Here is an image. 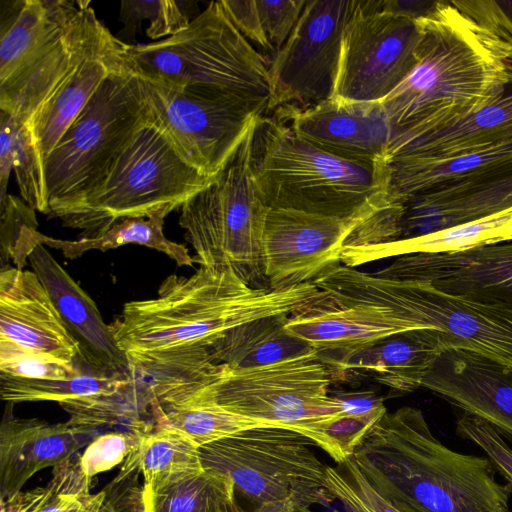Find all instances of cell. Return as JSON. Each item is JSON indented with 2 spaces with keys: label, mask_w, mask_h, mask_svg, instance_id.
<instances>
[{
  "label": "cell",
  "mask_w": 512,
  "mask_h": 512,
  "mask_svg": "<svg viewBox=\"0 0 512 512\" xmlns=\"http://www.w3.org/2000/svg\"><path fill=\"white\" fill-rule=\"evenodd\" d=\"M423 36L418 19L393 14L380 1H355L344 30L333 97L381 102L418 62Z\"/></svg>",
  "instance_id": "12"
},
{
  "label": "cell",
  "mask_w": 512,
  "mask_h": 512,
  "mask_svg": "<svg viewBox=\"0 0 512 512\" xmlns=\"http://www.w3.org/2000/svg\"><path fill=\"white\" fill-rule=\"evenodd\" d=\"M512 142V83L478 111L442 129L391 144L397 157L448 159Z\"/></svg>",
  "instance_id": "26"
},
{
  "label": "cell",
  "mask_w": 512,
  "mask_h": 512,
  "mask_svg": "<svg viewBox=\"0 0 512 512\" xmlns=\"http://www.w3.org/2000/svg\"><path fill=\"white\" fill-rule=\"evenodd\" d=\"M253 128L217 177L181 206L179 225L196 252L195 263L230 267L252 287L264 288L262 237L268 207L253 179Z\"/></svg>",
  "instance_id": "9"
},
{
  "label": "cell",
  "mask_w": 512,
  "mask_h": 512,
  "mask_svg": "<svg viewBox=\"0 0 512 512\" xmlns=\"http://www.w3.org/2000/svg\"><path fill=\"white\" fill-rule=\"evenodd\" d=\"M148 117L139 80L122 63L104 80L43 167L47 215L60 221L102 185L136 130Z\"/></svg>",
  "instance_id": "7"
},
{
  "label": "cell",
  "mask_w": 512,
  "mask_h": 512,
  "mask_svg": "<svg viewBox=\"0 0 512 512\" xmlns=\"http://www.w3.org/2000/svg\"><path fill=\"white\" fill-rule=\"evenodd\" d=\"M294 430L264 425L199 447L202 467L228 477L235 490L260 505L290 499L299 505L329 507L335 501L327 466Z\"/></svg>",
  "instance_id": "10"
},
{
  "label": "cell",
  "mask_w": 512,
  "mask_h": 512,
  "mask_svg": "<svg viewBox=\"0 0 512 512\" xmlns=\"http://www.w3.org/2000/svg\"><path fill=\"white\" fill-rule=\"evenodd\" d=\"M140 434L132 431L99 434L79 455L83 472L92 479L123 463L135 450Z\"/></svg>",
  "instance_id": "41"
},
{
  "label": "cell",
  "mask_w": 512,
  "mask_h": 512,
  "mask_svg": "<svg viewBox=\"0 0 512 512\" xmlns=\"http://www.w3.org/2000/svg\"><path fill=\"white\" fill-rule=\"evenodd\" d=\"M367 210L353 217H337L268 207L262 237L263 274L268 287L313 283L341 264L347 237Z\"/></svg>",
  "instance_id": "14"
},
{
  "label": "cell",
  "mask_w": 512,
  "mask_h": 512,
  "mask_svg": "<svg viewBox=\"0 0 512 512\" xmlns=\"http://www.w3.org/2000/svg\"><path fill=\"white\" fill-rule=\"evenodd\" d=\"M11 170L20 197L35 211L48 212L43 173L27 127L0 111V196L7 193Z\"/></svg>",
  "instance_id": "35"
},
{
  "label": "cell",
  "mask_w": 512,
  "mask_h": 512,
  "mask_svg": "<svg viewBox=\"0 0 512 512\" xmlns=\"http://www.w3.org/2000/svg\"><path fill=\"white\" fill-rule=\"evenodd\" d=\"M213 180L187 163L148 116L102 185L60 222L97 237L122 219L168 215Z\"/></svg>",
  "instance_id": "8"
},
{
  "label": "cell",
  "mask_w": 512,
  "mask_h": 512,
  "mask_svg": "<svg viewBox=\"0 0 512 512\" xmlns=\"http://www.w3.org/2000/svg\"><path fill=\"white\" fill-rule=\"evenodd\" d=\"M305 0H221L239 32L274 56L285 44L306 5Z\"/></svg>",
  "instance_id": "36"
},
{
  "label": "cell",
  "mask_w": 512,
  "mask_h": 512,
  "mask_svg": "<svg viewBox=\"0 0 512 512\" xmlns=\"http://www.w3.org/2000/svg\"><path fill=\"white\" fill-rule=\"evenodd\" d=\"M289 316L265 317L231 329L215 346L213 358L232 370L274 364L312 350L286 329Z\"/></svg>",
  "instance_id": "28"
},
{
  "label": "cell",
  "mask_w": 512,
  "mask_h": 512,
  "mask_svg": "<svg viewBox=\"0 0 512 512\" xmlns=\"http://www.w3.org/2000/svg\"><path fill=\"white\" fill-rule=\"evenodd\" d=\"M0 252L2 266L14 261L21 239L28 228L38 227L35 210L21 197L7 194L0 200ZM1 266V267H2Z\"/></svg>",
  "instance_id": "43"
},
{
  "label": "cell",
  "mask_w": 512,
  "mask_h": 512,
  "mask_svg": "<svg viewBox=\"0 0 512 512\" xmlns=\"http://www.w3.org/2000/svg\"><path fill=\"white\" fill-rule=\"evenodd\" d=\"M1 12L0 83L48 52L77 16L78 1H6Z\"/></svg>",
  "instance_id": "25"
},
{
  "label": "cell",
  "mask_w": 512,
  "mask_h": 512,
  "mask_svg": "<svg viewBox=\"0 0 512 512\" xmlns=\"http://www.w3.org/2000/svg\"><path fill=\"white\" fill-rule=\"evenodd\" d=\"M355 0L307 1L291 35L270 63L268 111L307 108L333 95L342 38Z\"/></svg>",
  "instance_id": "13"
},
{
  "label": "cell",
  "mask_w": 512,
  "mask_h": 512,
  "mask_svg": "<svg viewBox=\"0 0 512 512\" xmlns=\"http://www.w3.org/2000/svg\"><path fill=\"white\" fill-rule=\"evenodd\" d=\"M512 240V207L473 221L430 231L390 243L344 247L341 263L356 267L410 254H451Z\"/></svg>",
  "instance_id": "27"
},
{
  "label": "cell",
  "mask_w": 512,
  "mask_h": 512,
  "mask_svg": "<svg viewBox=\"0 0 512 512\" xmlns=\"http://www.w3.org/2000/svg\"><path fill=\"white\" fill-rule=\"evenodd\" d=\"M251 167L269 208L353 217L389 190L387 162L358 163L332 155L275 116L262 115L255 122Z\"/></svg>",
  "instance_id": "4"
},
{
  "label": "cell",
  "mask_w": 512,
  "mask_h": 512,
  "mask_svg": "<svg viewBox=\"0 0 512 512\" xmlns=\"http://www.w3.org/2000/svg\"><path fill=\"white\" fill-rule=\"evenodd\" d=\"M422 387L464 413L488 422L512 441V367L476 352L442 350Z\"/></svg>",
  "instance_id": "17"
},
{
  "label": "cell",
  "mask_w": 512,
  "mask_h": 512,
  "mask_svg": "<svg viewBox=\"0 0 512 512\" xmlns=\"http://www.w3.org/2000/svg\"><path fill=\"white\" fill-rule=\"evenodd\" d=\"M132 370L124 374L82 372L69 379H27L0 374V395L11 403L56 401L58 403L119 391L139 376Z\"/></svg>",
  "instance_id": "34"
},
{
  "label": "cell",
  "mask_w": 512,
  "mask_h": 512,
  "mask_svg": "<svg viewBox=\"0 0 512 512\" xmlns=\"http://www.w3.org/2000/svg\"><path fill=\"white\" fill-rule=\"evenodd\" d=\"M340 465L327 466V483L345 512H401L372 488L351 458Z\"/></svg>",
  "instance_id": "40"
},
{
  "label": "cell",
  "mask_w": 512,
  "mask_h": 512,
  "mask_svg": "<svg viewBox=\"0 0 512 512\" xmlns=\"http://www.w3.org/2000/svg\"><path fill=\"white\" fill-rule=\"evenodd\" d=\"M421 21L418 62L381 101L391 129L389 146L458 122L512 83V50L452 1H434Z\"/></svg>",
  "instance_id": "2"
},
{
  "label": "cell",
  "mask_w": 512,
  "mask_h": 512,
  "mask_svg": "<svg viewBox=\"0 0 512 512\" xmlns=\"http://www.w3.org/2000/svg\"><path fill=\"white\" fill-rule=\"evenodd\" d=\"M455 7L512 50V1H452Z\"/></svg>",
  "instance_id": "44"
},
{
  "label": "cell",
  "mask_w": 512,
  "mask_h": 512,
  "mask_svg": "<svg viewBox=\"0 0 512 512\" xmlns=\"http://www.w3.org/2000/svg\"><path fill=\"white\" fill-rule=\"evenodd\" d=\"M165 213H157L148 218H126L117 221L97 237H82L78 240L52 238L40 233L36 228L28 232L31 247L42 244L61 251L67 259H76L89 250L105 252L127 244H137L164 253L176 262L178 267L194 268V259L188 249L166 238L163 233Z\"/></svg>",
  "instance_id": "29"
},
{
  "label": "cell",
  "mask_w": 512,
  "mask_h": 512,
  "mask_svg": "<svg viewBox=\"0 0 512 512\" xmlns=\"http://www.w3.org/2000/svg\"><path fill=\"white\" fill-rule=\"evenodd\" d=\"M28 264L47 290L67 329L77 342L80 359L90 371L124 374L133 369L91 297L42 244L28 255Z\"/></svg>",
  "instance_id": "19"
},
{
  "label": "cell",
  "mask_w": 512,
  "mask_h": 512,
  "mask_svg": "<svg viewBox=\"0 0 512 512\" xmlns=\"http://www.w3.org/2000/svg\"><path fill=\"white\" fill-rule=\"evenodd\" d=\"M136 76L150 120L187 163L215 179L259 116L205 87Z\"/></svg>",
  "instance_id": "11"
},
{
  "label": "cell",
  "mask_w": 512,
  "mask_h": 512,
  "mask_svg": "<svg viewBox=\"0 0 512 512\" xmlns=\"http://www.w3.org/2000/svg\"><path fill=\"white\" fill-rule=\"evenodd\" d=\"M0 338L29 350L76 362L79 346L35 272L0 270Z\"/></svg>",
  "instance_id": "20"
},
{
  "label": "cell",
  "mask_w": 512,
  "mask_h": 512,
  "mask_svg": "<svg viewBox=\"0 0 512 512\" xmlns=\"http://www.w3.org/2000/svg\"><path fill=\"white\" fill-rule=\"evenodd\" d=\"M377 275L428 283L473 299L512 305V240L451 254H410Z\"/></svg>",
  "instance_id": "16"
},
{
  "label": "cell",
  "mask_w": 512,
  "mask_h": 512,
  "mask_svg": "<svg viewBox=\"0 0 512 512\" xmlns=\"http://www.w3.org/2000/svg\"><path fill=\"white\" fill-rule=\"evenodd\" d=\"M185 2L171 0H122L119 20L125 24L122 33L134 35L142 20H149L146 35L156 40L167 38L186 29L191 20Z\"/></svg>",
  "instance_id": "38"
},
{
  "label": "cell",
  "mask_w": 512,
  "mask_h": 512,
  "mask_svg": "<svg viewBox=\"0 0 512 512\" xmlns=\"http://www.w3.org/2000/svg\"><path fill=\"white\" fill-rule=\"evenodd\" d=\"M83 371L75 362L24 348L0 338V374L27 379H69Z\"/></svg>",
  "instance_id": "39"
},
{
  "label": "cell",
  "mask_w": 512,
  "mask_h": 512,
  "mask_svg": "<svg viewBox=\"0 0 512 512\" xmlns=\"http://www.w3.org/2000/svg\"><path fill=\"white\" fill-rule=\"evenodd\" d=\"M156 397L141 375L117 392L59 403L76 425L98 428L122 425L128 431L145 433L155 425Z\"/></svg>",
  "instance_id": "30"
},
{
  "label": "cell",
  "mask_w": 512,
  "mask_h": 512,
  "mask_svg": "<svg viewBox=\"0 0 512 512\" xmlns=\"http://www.w3.org/2000/svg\"><path fill=\"white\" fill-rule=\"evenodd\" d=\"M143 477V499L172 478L202 468L199 447L180 431L155 423L140 434L135 450L123 462Z\"/></svg>",
  "instance_id": "31"
},
{
  "label": "cell",
  "mask_w": 512,
  "mask_h": 512,
  "mask_svg": "<svg viewBox=\"0 0 512 512\" xmlns=\"http://www.w3.org/2000/svg\"><path fill=\"white\" fill-rule=\"evenodd\" d=\"M99 429L71 423L51 424L13 416L6 409L0 426V496L20 492L38 471L55 468L86 447Z\"/></svg>",
  "instance_id": "21"
},
{
  "label": "cell",
  "mask_w": 512,
  "mask_h": 512,
  "mask_svg": "<svg viewBox=\"0 0 512 512\" xmlns=\"http://www.w3.org/2000/svg\"><path fill=\"white\" fill-rule=\"evenodd\" d=\"M226 476L201 468L178 475L143 499L144 512H245Z\"/></svg>",
  "instance_id": "33"
},
{
  "label": "cell",
  "mask_w": 512,
  "mask_h": 512,
  "mask_svg": "<svg viewBox=\"0 0 512 512\" xmlns=\"http://www.w3.org/2000/svg\"><path fill=\"white\" fill-rule=\"evenodd\" d=\"M63 36L44 55L0 83V111L25 124L57 92L79 63L111 32L96 17L89 1Z\"/></svg>",
  "instance_id": "18"
},
{
  "label": "cell",
  "mask_w": 512,
  "mask_h": 512,
  "mask_svg": "<svg viewBox=\"0 0 512 512\" xmlns=\"http://www.w3.org/2000/svg\"><path fill=\"white\" fill-rule=\"evenodd\" d=\"M126 43L107 35L25 124L42 173L44 163L104 80L122 63Z\"/></svg>",
  "instance_id": "23"
},
{
  "label": "cell",
  "mask_w": 512,
  "mask_h": 512,
  "mask_svg": "<svg viewBox=\"0 0 512 512\" xmlns=\"http://www.w3.org/2000/svg\"><path fill=\"white\" fill-rule=\"evenodd\" d=\"M510 207L512 162L407 198L400 239L473 221Z\"/></svg>",
  "instance_id": "22"
},
{
  "label": "cell",
  "mask_w": 512,
  "mask_h": 512,
  "mask_svg": "<svg viewBox=\"0 0 512 512\" xmlns=\"http://www.w3.org/2000/svg\"><path fill=\"white\" fill-rule=\"evenodd\" d=\"M274 116L332 155L358 163L387 162L391 129L381 102L331 96L307 108L279 107Z\"/></svg>",
  "instance_id": "15"
},
{
  "label": "cell",
  "mask_w": 512,
  "mask_h": 512,
  "mask_svg": "<svg viewBox=\"0 0 512 512\" xmlns=\"http://www.w3.org/2000/svg\"><path fill=\"white\" fill-rule=\"evenodd\" d=\"M154 418L155 423L180 431L198 447L227 438L243 430L271 425L209 402H187L161 406L156 401Z\"/></svg>",
  "instance_id": "37"
},
{
  "label": "cell",
  "mask_w": 512,
  "mask_h": 512,
  "mask_svg": "<svg viewBox=\"0 0 512 512\" xmlns=\"http://www.w3.org/2000/svg\"><path fill=\"white\" fill-rule=\"evenodd\" d=\"M456 433L480 447L495 470L512 485V448L500 431L483 419L464 413L457 420Z\"/></svg>",
  "instance_id": "42"
},
{
  "label": "cell",
  "mask_w": 512,
  "mask_h": 512,
  "mask_svg": "<svg viewBox=\"0 0 512 512\" xmlns=\"http://www.w3.org/2000/svg\"><path fill=\"white\" fill-rule=\"evenodd\" d=\"M91 480L81 469L77 453L53 468L46 486L1 498V512H100L104 492L92 494Z\"/></svg>",
  "instance_id": "32"
},
{
  "label": "cell",
  "mask_w": 512,
  "mask_h": 512,
  "mask_svg": "<svg viewBox=\"0 0 512 512\" xmlns=\"http://www.w3.org/2000/svg\"><path fill=\"white\" fill-rule=\"evenodd\" d=\"M140 475L137 468L122 464L117 476L102 490L104 500L100 512H144Z\"/></svg>",
  "instance_id": "45"
},
{
  "label": "cell",
  "mask_w": 512,
  "mask_h": 512,
  "mask_svg": "<svg viewBox=\"0 0 512 512\" xmlns=\"http://www.w3.org/2000/svg\"><path fill=\"white\" fill-rule=\"evenodd\" d=\"M350 458L401 512H512V485L490 460L444 445L417 408L386 412Z\"/></svg>",
  "instance_id": "3"
},
{
  "label": "cell",
  "mask_w": 512,
  "mask_h": 512,
  "mask_svg": "<svg viewBox=\"0 0 512 512\" xmlns=\"http://www.w3.org/2000/svg\"><path fill=\"white\" fill-rule=\"evenodd\" d=\"M252 512H313L309 507L297 504L290 499L265 502Z\"/></svg>",
  "instance_id": "47"
},
{
  "label": "cell",
  "mask_w": 512,
  "mask_h": 512,
  "mask_svg": "<svg viewBox=\"0 0 512 512\" xmlns=\"http://www.w3.org/2000/svg\"><path fill=\"white\" fill-rule=\"evenodd\" d=\"M341 376L316 351L252 369L218 364L192 381L153 387L159 405L209 402L232 412L303 434L318 446L339 416L329 393Z\"/></svg>",
  "instance_id": "5"
},
{
  "label": "cell",
  "mask_w": 512,
  "mask_h": 512,
  "mask_svg": "<svg viewBox=\"0 0 512 512\" xmlns=\"http://www.w3.org/2000/svg\"><path fill=\"white\" fill-rule=\"evenodd\" d=\"M321 295L314 283L255 288L230 267L200 266L188 277H166L152 299L125 303L110 326L131 369L163 386L214 368L213 350L231 329L290 316Z\"/></svg>",
  "instance_id": "1"
},
{
  "label": "cell",
  "mask_w": 512,
  "mask_h": 512,
  "mask_svg": "<svg viewBox=\"0 0 512 512\" xmlns=\"http://www.w3.org/2000/svg\"><path fill=\"white\" fill-rule=\"evenodd\" d=\"M124 57L139 76L205 87L258 116L268 112L270 64L234 26L221 1L209 2L175 35L126 44Z\"/></svg>",
  "instance_id": "6"
},
{
  "label": "cell",
  "mask_w": 512,
  "mask_h": 512,
  "mask_svg": "<svg viewBox=\"0 0 512 512\" xmlns=\"http://www.w3.org/2000/svg\"><path fill=\"white\" fill-rule=\"evenodd\" d=\"M445 348L443 337L435 331H407L362 347L330 365L341 378L355 371L407 393L422 387L425 376Z\"/></svg>",
  "instance_id": "24"
},
{
  "label": "cell",
  "mask_w": 512,
  "mask_h": 512,
  "mask_svg": "<svg viewBox=\"0 0 512 512\" xmlns=\"http://www.w3.org/2000/svg\"><path fill=\"white\" fill-rule=\"evenodd\" d=\"M341 416L374 426L387 412L383 399L371 390L340 391L330 394Z\"/></svg>",
  "instance_id": "46"
}]
</instances>
